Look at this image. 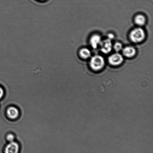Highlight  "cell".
I'll list each match as a JSON object with an SVG mask.
<instances>
[{
    "instance_id": "cell-12",
    "label": "cell",
    "mask_w": 153,
    "mask_h": 153,
    "mask_svg": "<svg viewBox=\"0 0 153 153\" xmlns=\"http://www.w3.org/2000/svg\"><path fill=\"white\" fill-rule=\"evenodd\" d=\"M6 139H7V140L10 142L14 141L15 136L14 135L10 133V134H9L7 135V137H6Z\"/></svg>"
},
{
    "instance_id": "cell-14",
    "label": "cell",
    "mask_w": 153,
    "mask_h": 153,
    "mask_svg": "<svg viewBox=\"0 0 153 153\" xmlns=\"http://www.w3.org/2000/svg\"><path fill=\"white\" fill-rule=\"evenodd\" d=\"M108 39H110L111 40L112 39L114 38V36L113 34H108Z\"/></svg>"
},
{
    "instance_id": "cell-1",
    "label": "cell",
    "mask_w": 153,
    "mask_h": 153,
    "mask_svg": "<svg viewBox=\"0 0 153 153\" xmlns=\"http://www.w3.org/2000/svg\"><path fill=\"white\" fill-rule=\"evenodd\" d=\"M130 40L133 43H139L143 41L145 37L144 30L141 28H135L132 30L129 34Z\"/></svg>"
},
{
    "instance_id": "cell-8",
    "label": "cell",
    "mask_w": 153,
    "mask_h": 153,
    "mask_svg": "<svg viewBox=\"0 0 153 153\" xmlns=\"http://www.w3.org/2000/svg\"><path fill=\"white\" fill-rule=\"evenodd\" d=\"M136 52L135 49L131 46H127L123 49V54L128 58H133L136 55Z\"/></svg>"
},
{
    "instance_id": "cell-11",
    "label": "cell",
    "mask_w": 153,
    "mask_h": 153,
    "mask_svg": "<svg viewBox=\"0 0 153 153\" xmlns=\"http://www.w3.org/2000/svg\"><path fill=\"white\" fill-rule=\"evenodd\" d=\"M113 48L115 51L119 52L123 49V45L120 42L115 43L113 46Z\"/></svg>"
},
{
    "instance_id": "cell-13",
    "label": "cell",
    "mask_w": 153,
    "mask_h": 153,
    "mask_svg": "<svg viewBox=\"0 0 153 153\" xmlns=\"http://www.w3.org/2000/svg\"><path fill=\"white\" fill-rule=\"evenodd\" d=\"M4 94V90L2 88L0 87V99L2 98Z\"/></svg>"
},
{
    "instance_id": "cell-2",
    "label": "cell",
    "mask_w": 153,
    "mask_h": 153,
    "mask_svg": "<svg viewBox=\"0 0 153 153\" xmlns=\"http://www.w3.org/2000/svg\"><path fill=\"white\" fill-rule=\"evenodd\" d=\"M105 65V59L101 55H96L93 56L90 61V67L95 71L101 70L103 68Z\"/></svg>"
},
{
    "instance_id": "cell-9",
    "label": "cell",
    "mask_w": 153,
    "mask_h": 153,
    "mask_svg": "<svg viewBox=\"0 0 153 153\" xmlns=\"http://www.w3.org/2000/svg\"><path fill=\"white\" fill-rule=\"evenodd\" d=\"M134 22L139 26H143L146 23V18L143 15H137L135 17Z\"/></svg>"
},
{
    "instance_id": "cell-10",
    "label": "cell",
    "mask_w": 153,
    "mask_h": 153,
    "mask_svg": "<svg viewBox=\"0 0 153 153\" xmlns=\"http://www.w3.org/2000/svg\"><path fill=\"white\" fill-rule=\"evenodd\" d=\"M91 52L89 49L83 48L81 49L79 51V56L83 59H87L91 56Z\"/></svg>"
},
{
    "instance_id": "cell-5",
    "label": "cell",
    "mask_w": 153,
    "mask_h": 153,
    "mask_svg": "<svg viewBox=\"0 0 153 153\" xmlns=\"http://www.w3.org/2000/svg\"><path fill=\"white\" fill-rule=\"evenodd\" d=\"M6 114L7 117L9 119L14 120L19 117V112L17 108L15 106H11L7 108Z\"/></svg>"
},
{
    "instance_id": "cell-6",
    "label": "cell",
    "mask_w": 153,
    "mask_h": 153,
    "mask_svg": "<svg viewBox=\"0 0 153 153\" xmlns=\"http://www.w3.org/2000/svg\"><path fill=\"white\" fill-rule=\"evenodd\" d=\"M19 150V146L17 143L14 141L10 142L6 146L4 152L6 153H17Z\"/></svg>"
},
{
    "instance_id": "cell-4",
    "label": "cell",
    "mask_w": 153,
    "mask_h": 153,
    "mask_svg": "<svg viewBox=\"0 0 153 153\" xmlns=\"http://www.w3.org/2000/svg\"><path fill=\"white\" fill-rule=\"evenodd\" d=\"M100 46L101 51L105 54H108L110 52L113 48L111 40L108 38L103 41H102Z\"/></svg>"
},
{
    "instance_id": "cell-15",
    "label": "cell",
    "mask_w": 153,
    "mask_h": 153,
    "mask_svg": "<svg viewBox=\"0 0 153 153\" xmlns=\"http://www.w3.org/2000/svg\"><path fill=\"white\" fill-rule=\"evenodd\" d=\"M37 1H39L40 2H44L47 1L48 0H36Z\"/></svg>"
},
{
    "instance_id": "cell-3",
    "label": "cell",
    "mask_w": 153,
    "mask_h": 153,
    "mask_svg": "<svg viewBox=\"0 0 153 153\" xmlns=\"http://www.w3.org/2000/svg\"><path fill=\"white\" fill-rule=\"evenodd\" d=\"M109 63L113 66H118L122 64L124 61V58L120 54L116 53L109 56L108 59Z\"/></svg>"
},
{
    "instance_id": "cell-7",
    "label": "cell",
    "mask_w": 153,
    "mask_h": 153,
    "mask_svg": "<svg viewBox=\"0 0 153 153\" xmlns=\"http://www.w3.org/2000/svg\"><path fill=\"white\" fill-rule=\"evenodd\" d=\"M102 41L101 37L100 35L94 34L91 36L90 38V45L93 48L96 49L100 45Z\"/></svg>"
}]
</instances>
